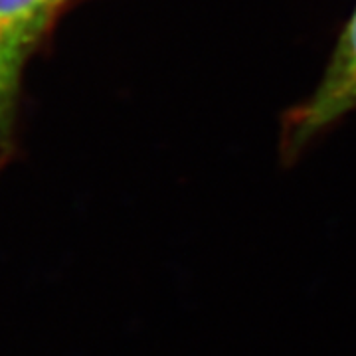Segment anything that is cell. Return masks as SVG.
Wrapping results in <instances>:
<instances>
[{
	"instance_id": "6da1fadb",
	"label": "cell",
	"mask_w": 356,
	"mask_h": 356,
	"mask_svg": "<svg viewBox=\"0 0 356 356\" xmlns=\"http://www.w3.org/2000/svg\"><path fill=\"white\" fill-rule=\"evenodd\" d=\"M83 0H0V161L14 151L26 64Z\"/></svg>"
},
{
	"instance_id": "7a4b0ae2",
	"label": "cell",
	"mask_w": 356,
	"mask_h": 356,
	"mask_svg": "<svg viewBox=\"0 0 356 356\" xmlns=\"http://www.w3.org/2000/svg\"><path fill=\"white\" fill-rule=\"evenodd\" d=\"M353 111H356V4L337 38L317 88L283 117L280 139L283 161H295L313 140Z\"/></svg>"
}]
</instances>
